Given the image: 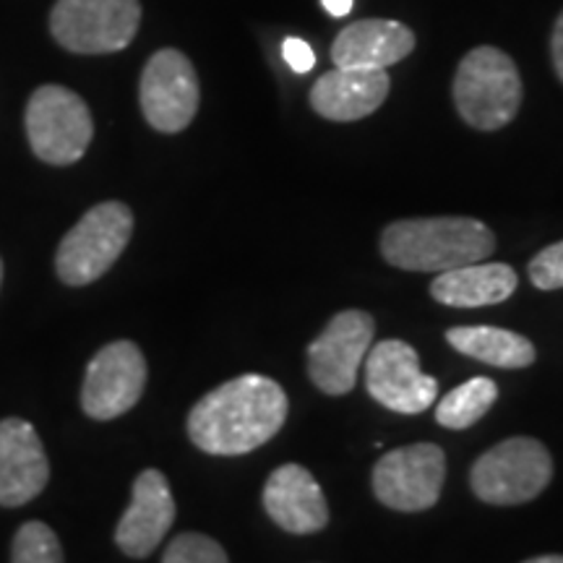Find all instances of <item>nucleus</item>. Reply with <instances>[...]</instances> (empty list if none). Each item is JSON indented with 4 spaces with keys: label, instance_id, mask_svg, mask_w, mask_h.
I'll return each mask as SVG.
<instances>
[{
    "label": "nucleus",
    "instance_id": "19",
    "mask_svg": "<svg viewBox=\"0 0 563 563\" xmlns=\"http://www.w3.org/2000/svg\"><path fill=\"white\" fill-rule=\"evenodd\" d=\"M446 340L462 355L496 368H527L534 363V347L527 336L498 327H454Z\"/></svg>",
    "mask_w": 563,
    "mask_h": 563
},
{
    "label": "nucleus",
    "instance_id": "12",
    "mask_svg": "<svg viewBox=\"0 0 563 563\" xmlns=\"http://www.w3.org/2000/svg\"><path fill=\"white\" fill-rule=\"evenodd\" d=\"M146 361L129 340L110 342L89 361L81 386V407L89 418H121L144 394Z\"/></svg>",
    "mask_w": 563,
    "mask_h": 563
},
{
    "label": "nucleus",
    "instance_id": "20",
    "mask_svg": "<svg viewBox=\"0 0 563 563\" xmlns=\"http://www.w3.org/2000/svg\"><path fill=\"white\" fill-rule=\"evenodd\" d=\"M498 399V386L490 378L477 376L456 386L435 405V422L452 431H464L475 426Z\"/></svg>",
    "mask_w": 563,
    "mask_h": 563
},
{
    "label": "nucleus",
    "instance_id": "4",
    "mask_svg": "<svg viewBox=\"0 0 563 563\" xmlns=\"http://www.w3.org/2000/svg\"><path fill=\"white\" fill-rule=\"evenodd\" d=\"M133 214L121 201H104L89 209L58 245L55 269L70 287L100 279L121 258L131 241Z\"/></svg>",
    "mask_w": 563,
    "mask_h": 563
},
{
    "label": "nucleus",
    "instance_id": "26",
    "mask_svg": "<svg viewBox=\"0 0 563 563\" xmlns=\"http://www.w3.org/2000/svg\"><path fill=\"white\" fill-rule=\"evenodd\" d=\"M321 3H323V9H327V13H332V16L342 19L352 11V3H355V0H321Z\"/></svg>",
    "mask_w": 563,
    "mask_h": 563
},
{
    "label": "nucleus",
    "instance_id": "22",
    "mask_svg": "<svg viewBox=\"0 0 563 563\" xmlns=\"http://www.w3.org/2000/svg\"><path fill=\"white\" fill-rule=\"evenodd\" d=\"M162 563H230L217 540L199 532H183L167 545Z\"/></svg>",
    "mask_w": 563,
    "mask_h": 563
},
{
    "label": "nucleus",
    "instance_id": "3",
    "mask_svg": "<svg viewBox=\"0 0 563 563\" xmlns=\"http://www.w3.org/2000/svg\"><path fill=\"white\" fill-rule=\"evenodd\" d=\"M454 104L477 131L509 125L522 104V79L509 55L490 45L464 55L454 76Z\"/></svg>",
    "mask_w": 563,
    "mask_h": 563
},
{
    "label": "nucleus",
    "instance_id": "18",
    "mask_svg": "<svg viewBox=\"0 0 563 563\" xmlns=\"http://www.w3.org/2000/svg\"><path fill=\"white\" fill-rule=\"evenodd\" d=\"M517 285L519 277L511 266L475 262L441 272L431 282V295L443 306L481 308L511 298Z\"/></svg>",
    "mask_w": 563,
    "mask_h": 563
},
{
    "label": "nucleus",
    "instance_id": "14",
    "mask_svg": "<svg viewBox=\"0 0 563 563\" xmlns=\"http://www.w3.org/2000/svg\"><path fill=\"white\" fill-rule=\"evenodd\" d=\"M175 522L170 483L159 470H144L133 483L131 506L115 527V543L131 559L154 553Z\"/></svg>",
    "mask_w": 563,
    "mask_h": 563
},
{
    "label": "nucleus",
    "instance_id": "23",
    "mask_svg": "<svg viewBox=\"0 0 563 563\" xmlns=\"http://www.w3.org/2000/svg\"><path fill=\"white\" fill-rule=\"evenodd\" d=\"M530 279L538 290H561L563 287V241L548 245L530 262Z\"/></svg>",
    "mask_w": 563,
    "mask_h": 563
},
{
    "label": "nucleus",
    "instance_id": "6",
    "mask_svg": "<svg viewBox=\"0 0 563 563\" xmlns=\"http://www.w3.org/2000/svg\"><path fill=\"white\" fill-rule=\"evenodd\" d=\"M26 136L32 152L47 165H74L89 150L95 123L76 91L47 84L26 104Z\"/></svg>",
    "mask_w": 563,
    "mask_h": 563
},
{
    "label": "nucleus",
    "instance_id": "28",
    "mask_svg": "<svg viewBox=\"0 0 563 563\" xmlns=\"http://www.w3.org/2000/svg\"><path fill=\"white\" fill-rule=\"evenodd\" d=\"M0 282H3V264H0Z\"/></svg>",
    "mask_w": 563,
    "mask_h": 563
},
{
    "label": "nucleus",
    "instance_id": "1",
    "mask_svg": "<svg viewBox=\"0 0 563 563\" xmlns=\"http://www.w3.org/2000/svg\"><path fill=\"white\" fill-rule=\"evenodd\" d=\"M287 407V394L277 382L249 373L196 402L188 415V435L207 454H249L282 431Z\"/></svg>",
    "mask_w": 563,
    "mask_h": 563
},
{
    "label": "nucleus",
    "instance_id": "21",
    "mask_svg": "<svg viewBox=\"0 0 563 563\" xmlns=\"http://www.w3.org/2000/svg\"><path fill=\"white\" fill-rule=\"evenodd\" d=\"M11 563H66L58 534L45 522H26L13 538Z\"/></svg>",
    "mask_w": 563,
    "mask_h": 563
},
{
    "label": "nucleus",
    "instance_id": "8",
    "mask_svg": "<svg viewBox=\"0 0 563 563\" xmlns=\"http://www.w3.org/2000/svg\"><path fill=\"white\" fill-rule=\"evenodd\" d=\"M446 456L435 443H412L384 454L373 470V493L394 511H426L439 504Z\"/></svg>",
    "mask_w": 563,
    "mask_h": 563
},
{
    "label": "nucleus",
    "instance_id": "16",
    "mask_svg": "<svg viewBox=\"0 0 563 563\" xmlns=\"http://www.w3.org/2000/svg\"><path fill=\"white\" fill-rule=\"evenodd\" d=\"M389 87L391 79L386 70L334 66L313 84L311 108L327 121H361L382 108Z\"/></svg>",
    "mask_w": 563,
    "mask_h": 563
},
{
    "label": "nucleus",
    "instance_id": "5",
    "mask_svg": "<svg viewBox=\"0 0 563 563\" xmlns=\"http://www.w3.org/2000/svg\"><path fill=\"white\" fill-rule=\"evenodd\" d=\"M553 477V460L538 439L501 441L473 464L470 485L490 506H517L538 498Z\"/></svg>",
    "mask_w": 563,
    "mask_h": 563
},
{
    "label": "nucleus",
    "instance_id": "7",
    "mask_svg": "<svg viewBox=\"0 0 563 563\" xmlns=\"http://www.w3.org/2000/svg\"><path fill=\"white\" fill-rule=\"evenodd\" d=\"M139 21V0H58L51 32L70 53L104 55L129 47Z\"/></svg>",
    "mask_w": 563,
    "mask_h": 563
},
{
    "label": "nucleus",
    "instance_id": "10",
    "mask_svg": "<svg viewBox=\"0 0 563 563\" xmlns=\"http://www.w3.org/2000/svg\"><path fill=\"white\" fill-rule=\"evenodd\" d=\"M373 332H376V323H373L371 313H336L308 347L311 382L329 397L352 391L357 382V368L365 363V355L371 350Z\"/></svg>",
    "mask_w": 563,
    "mask_h": 563
},
{
    "label": "nucleus",
    "instance_id": "2",
    "mask_svg": "<svg viewBox=\"0 0 563 563\" xmlns=\"http://www.w3.org/2000/svg\"><path fill=\"white\" fill-rule=\"evenodd\" d=\"M496 238L473 217H422L394 222L382 235V253L405 272H449L485 262Z\"/></svg>",
    "mask_w": 563,
    "mask_h": 563
},
{
    "label": "nucleus",
    "instance_id": "13",
    "mask_svg": "<svg viewBox=\"0 0 563 563\" xmlns=\"http://www.w3.org/2000/svg\"><path fill=\"white\" fill-rule=\"evenodd\" d=\"M51 477L45 446L32 422L0 420V506H24L45 490Z\"/></svg>",
    "mask_w": 563,
    "mask_h": 563
},
{
    "label": "nucleus",
    "instance_id": "15",
    "mask_svg": "<svg viewBox=\"0 0 563 563\" xmlns=\"http://www.w3.org/2000/svg\"><path fill=\"white\" fill-rule=\"evenodd\" d=\"M264 509L285 532L313 534L327 527L329 506L321 485L300 464H282L264 485Z\"/></svg>",
    "mask_w": 563,
    "mask_h": 563
},
{
    "label": "nucleus",
    "instance_id": "25",
    "mask_svg": "<svg viewBox=\"0 0 563 563\" xmlns=\"http://www.w3.org/2000/svg\"><path fill=\"white\" fill-rule=\"evenodd\" d=\"M551 53H553L555 70H559V76H561V81H563V11H561L559 21H555L553 40H551Z\"/></svg>",
    "mask_w": 563,
    "mask_h": 563
},
{
    "label": "nucleus",
    "instance_id": "24",
    "mask_svg": "<svg viewBox=\"0 0 563 563\" xmlns=\"http://www.w3.org/2000/svg\"><path fill=\"white\" fill-rule=\"evenodd\" d=\"M282 55H285V63L295 70V74H308V70L316 66V53L311 51V45L298 37L285 40V45H282Z\"/></svg>",
    "mask_w": 563,
    "mask_h": 563
},
{
    "label": "nucleus",
    "instance_id": "9",
    "mask_svg": "<svg viewBox=\"0 0 563 563\" xmlns=\"http://www.w3.org/2000/svg\"><path fill=\"white\" fill-rule=\"evenodd\" d=\"M199 79L194 63L180 51L154 53L144 66L139 87L141 112L154 131L180 133L199 110Z\"/></svg>",
    "mask_w": 563,
    "mask_h": 563
},
{
    "label": "nucleus",
    "instance_id": "17",
    "mask_svg": "<svg viewBox=\"0 0 563 563\" xmlns=\"http://www.w3.org/2000/svg\"><path fill=\"white\" fill-rule=\"evenodd\" d=\"M415 51L410 26L394 19H365L344 26L332 45L334 66L386 70Z\"/></svg>",
    "mask_w": 563,
    "mask_h": 563
},
{
    "label": "nucleus",
    "instance_id": "11",
    "mask_svg": "<svg viewBox=\"0 0 563 563\" xmlns=\"http://www.w3.org/2000/svg\"><path fill=\"white\" fill-rule=\"evenodd\" d=\"M365 386L371 397L394 412H426L439 399V382L420 371V357L412 344L384 340L365 355Z\"/></svg>",
    "mask_w": 563,
    "mask_h": 563
},
{
    "label": "nucleus",
    "instance_id": "27",
    "mask_svg": "<svg viewBox=\"0 0 563 563\" xmlns=\"http://www.w3.org/2000/svg\"><path fill=\"white\" fill-rule=\"evenodd\" d=\"M525 563H563V555H538V559H530Z\"/></svg>",
    "mask_w": 563,
    "mask_h": 563
}]
</instances>
